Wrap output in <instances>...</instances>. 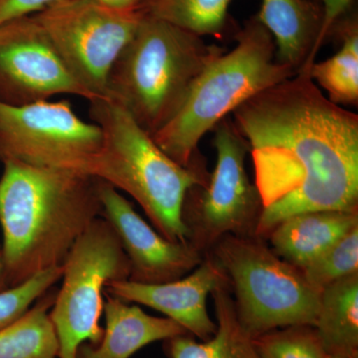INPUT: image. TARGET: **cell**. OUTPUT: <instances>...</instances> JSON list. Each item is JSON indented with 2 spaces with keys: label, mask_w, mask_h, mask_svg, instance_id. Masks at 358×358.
Returning a JSON list of instances; mask_svg holds the SVG:
<instances>
[{
  "label": "cell",
  "mask_w": 358,
  "mask_h": 358,
  "mask_svg": "<svg viewBox=\"0 0 358 358\" xmlns=\"http://www.w3.org/2000/svg\"><path fill=\"white\" fill-rule=\"evenodd\" d=\"M56 95L96 101L71 74L34 16L0 25V102L24 106Z\"/></svg>",
  "instance_id": "11"
},
{
  "label": "cell",
  "mask_w": 358,
  "mask_h": 358,
  "mask_svg": "<svg viewBox=\"0 0 358 358\" xmlns=\"http://www.w3.org/2000/svg\"><path fill=\"white\" fill-rule=\"evenodd\" d=\"M90 115L102 129L103 138L87 176L131 195L169 241L189 243L183 218L185 197L209 178L199 159L189 166L174 162L128 110L110 99L90 103Z\"/></svg>",
  "instance_id": "3"
},
{
  "label": "cell",
  "mask_w": 358,
  "mask_h": 358,
  "mask_svg": "<svg viewBox=\"0 0 358 358\" xmlns=\"http://www.w3.org/2000/svg\"><path fill=\"white\" fill-rule=\"evenodd\" d=\"M103 310L106 329L102 339L98 345H82L78 358H129L155 341L188 334L174 320L152 317L115 296H108Z\"/></svg>",
  "instance_id": "14"
},
{
  "label": "cell",
  "mask_w": 358,
  "mask_h": 358,
  "mask_svg": "<svg viewBox=\"0 0 358 358\" xmlns=\"http://www.w3.org/2000/svg\"><path fill=\"white\" fill-rule=\"evenodd\" d=\"M357 225L358 212H305L282 221L268 238L280 258L301 268Z\"/></svg>",
  "instance_id": "15"
},
{
  "label": "cell",
  "mask_w": 358,
  "mask_h": 358,
  "mask_svg": "<svg viewBox=\"0 0 358 358\" xmlns=\"http://www.w3.org/2000/svg\"><path fill=\"white\" fill-rule=\"evenodd\" d=\"M96 122L78 117L68 101L9 106L0 102V160L85 174L103 145Z\"/></svg>",
  "instance_id": "10"
},
{
  "label": "cell",
  "mask_w": 358,
  "mask_h": 358,
  "mask_svg": "<svg viewBox=\"0 0 358 358\" xmlns=\"http://www.w3.org/2000/svg\"><path fill=\"white\" fill-rule=\"evenodd\" d=\"M55 296H47L17 322L0 329V358H56L58 341L49 308Z\"/></svg>",
  "instance_id": "19"
},
{
  "label": "cell",
  "mask_w": 358,
  "mask_h": 358,
  "mask_svg": "<svg viewBox=\"0 0 358 358\" xmlns=\"http://www.w3.org/2000/svg\"><path fill=\"white\" fill-rule=\"evenodd\" d=\"M33 16L75 79L96 101L109 99L110 71L133 38L143 11L117 10L96 0H60Z\"/></svg>",
  "instance_id": "9"
},
{
  "label": "cell",
  "mask_w": 358,
  "mask_h": 358,
  "mask_svg": "<svg viewBox=\"0 0 358 358\" xmlns=\"http://www.w3.org/2000/svg\"><path fill=\"white\" fill-rule=\"evenodd\" d=\"M222 286H230L227 275L213 256L207 255L187 277L162 284L119 280L110 282L107 289L120 300L159 310L205 341L217 329L207 312V298Z\"/></svg>",
  "instance_id": "13"
},
{
  "label": "cell",
  "mask_w": 358,
  "mask_h": 358,
  "mask_svg": "<svg viewBox=\"0 0 358 358\" xmlns=\"http://www.w3.org/2000/svg\"><path fill=\"white\" fill-rule=\"evenodd\" d=\"M60 0H0V25L44 10Z\"/></svg>",
  "instance_id": "26"
},
{
  "label": "cell",
  "mask_w": 358,
  "mask_h": 358,
  "mask_svg": "<svg viewBox=\"0 0 358 358\" xmlns=\"http://www.w3.org/2000/svg\"><path fill=\"white\" fill-rule=\"evenodd\" d=\"M230 286L212 293L217 329L208 341L197 343L186 336L169 339L171 358H261L254 338L238 320Z\"/></svg>",
  "instance_id": "18"
},
{
  "label": "cell",
  "mask_w": 358,
  "mask_h": 358,
  "mask_svg": "<svg viewBox=\"0 0 358 358\" xmlns=\"http://www.w3.org/2000/svg\"><path fill=\"white\" fill-rule=\"evenodd\" d=\"M261 358H327L315 327L293 326L254 338Z\"/></svg>",
  "instance_id": "23"
},
{
  "label": "cell",
  "mask_w": 358,
  "mask_h": 358,
  "mask_svg": "<svg viewBox=\"0 0 358 358\" xmlns=\"http://www.w3.org/2000/svg\"><path fill=\"white\" fill-rule=\"evenodd\" d=\"M256 18L272 35L277 60L299 72L319 35L322 24L319 9L306 0H262Z\"/></svg>",
  "instance_id": "16"
},
{
  "label": "cell",
  "mask_w": 358,
  "mask_h": 358,
  "mask_svg": "<svg viewBox=\"0 0 358 358\" xmlns=\"http://www.w3.org/2000/svg\"><path fill=\"white\" fill-rule=\"evenodd\" d=\"M131 267L114 228L96 218L77 240L63 263L62 286L50 319L58 341L59 358H78L86 341L103 338V289L110 282L129 280Z\"/></svg>",
  "instance_id": "7"
},
{
  "label": "cell",
  "mask_w": 358,
  "mask_h": 358,
  "mask_svg": "<svg viewBox=\"0 0 358 358\" xmlns=\"http://www.w3.org/2000/svg\"><path fill=\"white\" fill-rule=\"evenodd\" d=\"M212 131L215 169L204 185L187 192L183 207L189 243L201 253L227 235L256 236L263 208L260 193L245 166L248 145L234 122L225 117Z\"/></svg>",
  "instance_id": "8"
},
{
  "label": "cell",
  "mask_w": 358,
  "mask_h": 358,
  "mask_svg": "<svg viewBox=\"0 0 358 358\" xmlns=\"http://www.w3.org/2000/svg\"><path fill=\"white\" fill-rule=\"evenodd\" d=\"M275 52L272 35L252 18L236 35V46L199 75L178 112L152 134L155 143L180 166H192L200 140L219 122L252 96L298 73L280 63Z\"/></svg>",
  "instance_id": "5"
},
{
  "label": "cell",
  "mask_w": 358,
  "mask_h": 358,
  "mask_svg": "<svg viewBox=\"0 0 358 358\" xmlns=\"http://www.w3.org/2000/svg\"><path fill=\"white\" fill-rule=\"evenodd\" d=\"M7 288L6 271H4L3 261H2L1 253H0V291Z\"/></svg>",
  "instance_id": "28"
},
{
  "label": "cell",
  "mask_w": 358,
  "mask_h": 358,
  "mask_svg": "<svg viewBox=\"0 0 358 358\" xmlns=\"http://www.w3.org/2000/svg\"><path fill=\"white\" fill-rule=\"evenodd\" d=\"M341 50L310 69L313 81L326 90L336 105L358 103V30L357 22L343 28Z\"/></svg>",
  "instance_id": "21"
},
{
  "label": "cell",
  "mask_w": 358,
  "mask_h": 358,
  "mask_svg": "<svg viewBox=\"0 0 358 358\" xmlns=\"http://www.w3.org/2000/svg\"><path fill=\"white\" fill-rule=\"evenodd\" d=\"M224 52L199 35L145 14L110 71L108 98L152 136L173 119L195 80Z\"/></svg>",
  "instance_id": "4"
},
{
  "label": "cell",
  "mask_w": 358,
  "mask_h": 358,
  "mask_svg": "<svg viewBox=\"0 0 358 358\" xmlns=\"http://www.w3.org/2000/svg\"><path fill=\"white\" fill-rule=\"evenodd\" d=\"M232 0H147L138 9L202 37L220 36Z\"/></svg>",
  "instance_id": "20"
},
{
  "label": "cell",
  "mask_w": 358,
  "mask_h": 358,
  "mask_svg": "<svg viewBox=\"0 0 358 358\" xmlns=\"http://www.w3.org/2000/svg\"><path fill=\"white\" fill-rule=\"evenodd\" d=\"M0 249L7 287L63 266L70 250L102 216L100 180L71 171L3 160Z\"/></svg>",
  "instance_id": "2"
},
{
  "label": "cell",
  "mask_w": 358,
  "mask_h": 358,
  "mask_svg": "<svg viewBox=\"0 0 358 358\" xmlns=\"http://www.w3.org/2000/svg\"><path fill=\"white\" fill-rule=\"evenodd\" d=\"M211 250L234 289L238 320L250 336L288 327L315 326L322 292L262 238L227 235Z\"/></svg>",
  "instance_id": "6"
},
{
  "label": "cell",
  "mask_w": 358,
  "mask_h": 358,
  "mask_svg": "<svg viewBox=\"0 0 358 358\" xmlns=\"http://www.w3.org/2000/svg\"><path fill=\"white\" fill-rule=\"evenodd\" d=\"M62 275L63 266L46 268L20 284L0 291V329L20 320L35 301L62 279Z\"/></svg>",
  "instance_id": "24"
},
{
  "label": "cell",
  "mask_w": 358,
  "mask_h": 358,
  "mask_svg": "<svg viewBox=\"0 0 358 358\" xmlns=\"http://www.w3.org/2000/svg\"><path fill=\"white\" fill-rule=\"evenodd\" d=\"M327 358H348V357H343V355H329V357H327Z\"/></svg>",
  "instance_id": "29"
},
{
  "label": "cell",
  "mask_w": 358,
  "mask_h": 358,
  "mask_svg": "<svg viewBox=\"0 0 358 358\" xmlns=\"http://www.w3.org/2000/svg\"><path fill=\"white\" fill-rule=\"evenodd\" d=\"M301 270L308 284L320 292L341 278L358 273V225Z\"/></svg>",
  "instance_id": "22"
},
{
  "label": "cell",
  "mask_w": 358,
  "mask_h": 358,
  "mask_svg": "<svg viewBox=\"0 0 358 358\" xmlns=\"http://www.w3.org/2000/svg\"><path fill=\"white\" fill-rule=\"evenodd\" d=\"M313 327L327 355L358 358V273L322 289Z\"/></svg>",
  "instance_id": "17"
},
{
  "label": "cell",
  "mask_w": 358,
  "mask_h": 358,
  "mask_svg": "<svg viewBox=\"0 0 358 358\" xmlns=\"http://www.w3.org/2000/svg\"><path fill=\"white\" fill-rule=\"evenodd\" d=\"M102 216L109 221L128 257L129 281L162 284L180 279L203 260L190 243H176L143 220L128 200L108 183L99 186Z\"/></svg>",
  "instance_id": "12"
},
{
  "label": "cell",
  "mask_w": 358,
  "mask_h": 358,
  "mask_svg": "<svg viewBox=\"0 0 358 358\" xmlns=\"http://www.w3.org/2000/svg\"><path fill=\"white\" fill-rule=\"evenodd\" d=\"M232 114L262 200L256 237L267 238L282 221L305 212H358V115L322 95L310 69Z\"/></svg>",
  "instance_id": "1"
},
{
  "label": "cell",
  "mask_w": 358,
  "mask_h": 358,
  "mask_svg": "<svg viewBox=\"0 0 358 358\" xmlns=\"http://www.w3.org/2000/svg\"><path fill=\"white\" fill-rule=\"evenodd\" d=\"M103 6L117 10H129L138 8L147 0H96Z\"/></svg>",
  "instance_id": "27"
},
{
  "label": "cell",
  "mask_w": 358,
  "mask_h": 358,
  "mask_svg": "<svg viewBox=\"0 0 358 358\" xmlns=\"http://www.w3.org/2000/svg\"><path fill=\"white\" fill-rule=\"evenodd\" d=\"M352 1L353 0H322V4H324V10L322 14V24H320L319 35H317L312 53L308 56L307 62L301 69H310L315 63V56L322 45L324 44L327 35L329 34L336 21L345 13L346 9L350 6Z\"/></svg>",
  "instance_id": "25"
}]
</instances>
